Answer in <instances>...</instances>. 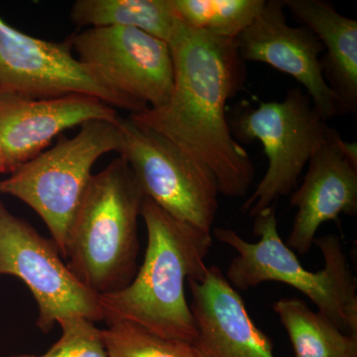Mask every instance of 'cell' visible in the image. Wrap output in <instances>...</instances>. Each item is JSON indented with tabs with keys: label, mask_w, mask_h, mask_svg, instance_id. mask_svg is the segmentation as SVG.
I'll list each match as a JSON object with an SVG mask.
<instances>
[{
	"label": "cell",
	"mask_w": 357,
	"mask_h": 357,
	"mask_svg": "<svg viewBox=\"0 0 357 357\" xmlns=\"http://www.w3.org/2000/svg\"><path fill=\"white\" fill-rule=\"evenodd\" d=\"M168 44L174 64L170 98L162 107L129 116L208 167L223 196L243 198L255 181V168L232 135L227 116V102L246 79L236 39L213 36L178 17Z\"/></svg>",
	"instance_id": "obj_1"
},
{
	"label": "cell",
	"mask_w": 357,
	"mask_h": 357,
	"mask_svg": "<svg viewBox=\"0 0 357 357\" xmlns=\"http://www.w3.org/2000/svg\"><path fill=\"white\" fill-rule=\"evenodd\" d=\"M144 261L133 280L116 292L98 295L107 323L126 321L168 340L192 344L196 323L185 295L188 279H201L213 234L181 222L145 197Z\"/></svg>",
	"instance_id": "obj_2"
},
{
	"label": "cell",
	"mask_w": 357,
	"mask_h": 357,
	"mask_svg": "<svg viewBox=\"0 0 357 357\" xmlns=\"http://www.w3.org/2000/svg\"><path fill=\"white\" fill-rule=\"evenodd\" d=\"M144 198L121 156L89 180L70 222L64 258L72 273L96 295L126 288L137 273L138 218Z\"/></svg>",
	"instance_id": "obj_3"
},
{
	"label": "cell",
	"mask_w": 357,
	"mask_h": 357,
	"mask_svg": "<svg viewBox=\"0 0 357 357\" xmlns=\"http://www.w3.org/2000/svg\"><path fill=\"white\" fill-rule=\"evenodd\" d=\"M253 231L260 239L248 243L236 230L217 227L213 236L236 251L225 278L236 290L246 291L264 282H279L297 289L318 307L319 314L342 332L357 335V283L345 255L342 239L326 234L314 239L325 266L307 271L295 252L282 241L275 206L255 217Z\"/></svg>",
	"instance_id": "obj_4"
},
{
	"label": "cell",
	"mask_w": 357,
	"mask_h": 357,
	"mask_svg": "<svg viewBox=\"0 0 357 357\" xmlns=\"http://www.w3.org/2000/svg\"><path fill=\"white\" fill-rule=\"evenodd\" d=\"M121 142L117 121L84 122L74 137L61 139L0 180V194L20 199L36 211L64 257L68 231L93 176L91 169L103 155L119 153Z\"/></svg>",
	"instance_id": "obj_5"
},
{
	"label": "cell",
	"mask_w": 357,
	"mask_h": 357,
	"mask_svg": "<svg viewBox=\"0 0 357 357\" xmlns=\"http://www.w3.org/2000/svg\"><path fill=\"white\" fill-rule=\"evenodd\" d=\"M229 126L236 141H260L268 158L264 177L243 206L253 218L297 189L301 173L330 128L298 86L289 89L282 102H260L237 115Z\"/></svg>",
	"instance_id": "obj_6"
},
{
	"label": "cell",
	"mask_w": 357,
	"mask_h": 357,
	"mask_svg": "<svg viewBox=\"0 0 357 357\" xmlns=\"http://www.w3.org/2000/svg\"><path fill=\"white\" fill-rule=\"evenodd\" d=\"M119 153L132 169L145 197L181 222L211 232L220 195L204 164L153 129L119 117Z\"/></svg>",
	"instance_id": "obj_7"
},
{
	"label": "cell",
	"mask_w": 357,
	"mask_h": 357,
	"mask_svg": "<svg viewBox=\"0 0 357 357\" xmlns=\"http://www.w3.org/2000/svg\"><path fill=\"white\" fill-rule=\"evenodd\" d=\"M55 243L16 217L0 199V275L21 279L38 304L37 326L50 332L72 316L103 319L98 295L91 292L61 259Z\"/></svg>",
	"instance_id": "obj_8"
},
{
	"label": "cell",
	"mask_w": 357,
	"mask_h": 357,
	"mask_svg": "<svg viewBox=\"0 0 357 357\" xmlns=\"http://www.w3.org/2000/svg\"><path fill=\"white\" fill-rule=\"evenodd\" d=\"M77 60L117 95L143 109L168 102L174 86L170 46L135 28L96 27L69 39Z\"/></svg>",
	"instance_id": "obj_9"
},
{
	"label": "cell",
	"mask_w": 357,
	"mask_h": 357,
	"mask_svg": "<svg viewBox=\"0 0 357 357\" xmlns=\"http://www.w3.org/2000/svg\"><path fill=\"white\" fill-rule=\"evenodd\" d=\"M93 96L130 114L142 107L107 89L73 55L69 40L57 43L30 36L0 17V98Z\"/></svg>",
	"instance_id": "obj_10"
},
{
	"label": "cell",
	"mask_w": 357,
	"mask_h": 357,
	"mask_svg": "<svg viewBox=\"0 0 357 357\" xmlns=\"http://www.w3.org/2000/svg\"><path fill=\"white\" fill-rule=\"evenodd\" d=\"M302 185L291 194L297 208L286 245L298 255L311 250L323 223L357 213V145L328 128L314 148Z\"/></svg>",
	"instance_id": "obj_11"
},
{
	"label": "cell",
	"mask_w": 357,
	"mask_h": 357,
	"mask_svg": "<svg viewBox=\"0 0 357 357\" xmlns=\"http://www.w3.org/2000/svg\"><path fill=\"white\" fill-rule=\"evenodd\" d=\"M283 0H266L261 13L236 39L244 63L260 62L294 77L304 86L325 121L340 115L337 100L324 77V46L311 29L288 25Z\"/></svg>",
	"instance_id": "obj_12"
},
{
	"label": "cell",
	"mask_w": 357,
	"mask_h": 357,
	"mask_svg": "<svg viewBox=\"0 0 357 357\" xmlns=\"http://www.w3.org/2000/svg\"><path fill=\"white\" fill-rule=\"evenodd\" d=\"M114 107L93 96L53 98H0V175L15 172L34 159L54 138L84 122L116 121Z\"/></svg>",
	"instance_id": "obj_13"
},
{
	"label": "cell",
	"mask_w": 357,
	"mask_h": 357,
	"mask_svg": "<svg viewBox=\"0 0 357 357\" xmlns=\"http://www.w3.org/2000/svg\"><path fill=\"white\" fill-rule=\"evenodd\" d=\"M199 357H275L271 340L257 328L243 298L222 270L208 266L201 279H188Z\"/></svg>",
	"instance_id": "obj_14"
},
{
	"label": "cell",
	"mask_w": 357,
	"mask_h": 357,
	"mask_svg": "<svg viewBox=\"0 0 357 357\" xmlns=\"http://www.w3.org/2000/svg\"><path fill=\"white\" fill-rule=\"evenodd\" d=\"M294 17L324 46L321 69L337 100L340 114L357 112V21L323 0H283Z\"/></svg>",
	"instance_id": "obj_15"
},
{
	"label": "cell",
	"mask_w": 357,
	"mask_h": 357,
	"mask_svg": "<svg viewBox=\"0 0 357 357\" xmlns=\"http://www.w3.org/2000/svg\"><path fill=\"white\" fill-rule=\"evenodd\" d=\"M70 18L79 27L135 28L167 43L178 21L170 0H77Z\"/></svg>",
	"instance_id": "obj_16"
},
{
	"label": "cell",
	"mask_w": 357,
	"mask_h": 357,
	"mask_svg": "<svg viewBox=\"0 0 357 357\" xmlns=\"http://www.w3.org/2000/svg\"><path fill=\"white\" fill-rule=\"evenodd\" d=\"M273 310L285 328L297 357H357V335H347L303 301H277Z\"/></svg>",
	"instance_id": "obj_17"
},
{
	"label": "cell",
	"mask_w": 357,
	"mask_h": 357,
	"mask_svg": "<svg viewBox=\"0 0 357 357\" xmlns=\"http://www.w3.org/2000/svg\"><path fill=\"white\" fill-rule=\"evenodd\" d=\"M185 24L220 38L236 39L261 13L266 0H170Z\"/></svg>",
	"instance_id": "obj_18"
},
{
	"label": "cell",
	"mask_w": 357,
	"mask_h": 357,
	"mask_svg": "<svg viewBox=\"0 0 357 357\" xmlns=\"http://www.w3.org/2000/svg\"><path fill=\"white\" fill-rule=\"evenodd\" d=\"M102 337L109 357H199L191 344L159 337L130 321L107 323Z\"/></svg>",
	"instance_id": "obj_19"
},
{
	"label": "cell",
	"mask_w": 357,
	"mask_h": 357,
	"mask_svg": "<svg viewBox=\"0 0 357 357\" xmlns=\"http://www.w3.org/2000/svg\"><path fill=\"white\" fill-rule=\"evenodd\" d=\"M62 337L46 354L50 357H109L103 342L102 330L93 321L72 316L58 321Z\"/></svg>",
	"instance_id": "obj_20"
},
{
	"label": "cell",
	"mask_w": 357,
	"mask_h": 357,
	"mask_svg": "<svg viewBox=\"0 0 357 357\" xmlns=\"http://www.w3.org/2000/svg\"><path fill=\"white\" fill-rule=\"evenodd\" d=\"M9 357H50L48 356V354H43V356H31V354H18V356H13Z\"/></svg>",
	"instance_id": "obj_21"
}]
</instances>
